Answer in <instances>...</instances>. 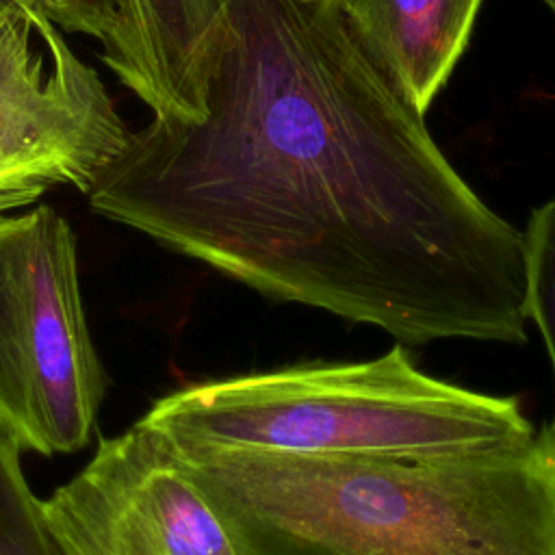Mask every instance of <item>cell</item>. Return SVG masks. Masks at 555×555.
<instances>
[{"label":"cell","instance_id":"cell-1","mask_svg":"<svg viewBox=\"0 0 555 555\" xmlns=\"http://www.w3.org/2000/svg\"><path fill=\"white\" fill-rule=\"evenodd\" d=\"M202 117H158L93 212L401 345L525 343L522 232L436 145L338 0H223Z\"/></svg>","mask_w":555,"mask_h":555},{"label":"cell","instance_id":"cell-2","mask_svg":"<svg viewBox=\"0 0 555 555\" xmlns=\"http://www.w3.org/2000/svg\"><path fill=\"white\" fill-rule=\"evenodd\" d=\"M236 555H555V427L460 455L176 447Z\"/></svg>","mask_w":555,"mask_h":555},{"label":"cell","instance_id":"cell-3","mask_svg":"<svg viewBox=\"0 0 555 555\" xmlns=\"http://www.w3.org/2000/svg\"><path fill=\"white\" fill-rule=\"evenodd\" d=\"M176 447L297 455H460L529 440L516 397L438 379L395 345L364 362H310L191 384L143 416Z\"/></svg>","mask_w":555,"mask_h":555},{"label":"cell","instance_id":"cell-4","mask_svg":"<svg viewBox=\"0 0 555 555\" xmlns=\"http://www.w3.org/2000/svg\"><path fill=\"white\" fill-rule=\"evenodd\" d=\"M104 388L72 225L50 204L0 215V427L20 449L74 453Z\"/></svg>","mask_w":555,"mask_h":555},{"label":"cell","instance_id":"cell-5","mask_svg":"<svg viewBox=\"0 0 555 555\" xmlns=\"http://www.w3.org/2000/svg\"><path fill=\"white\" fill-rule=\"evenodd\" d=\"M130 137L52 17L0 0V215L61 186L87 195Z\"/></svg>","mask_w":555,"mask_h":555},{"label":"cell","instance_id":"cell-6","mask_svg":"<svg viewBox=\"0 0 555 555\" xmlns=\"http://www.w3.org/2000/svg\"><path fill=\"white\" fill-rule=\"evenodd\" d=\"M61 555H236L173 444L143 418L43 501Z\"/></svg>","mask_w":555,"mask_h":555},{"label":"cell","instance_id":"cell-7","mask_svg":"<svg viewBox=\"0 0 555 555\" xmlns=\"http://www.w3.org/2000/svg\"><path fill=\"white\" fill-rule=\"evenodd\" d=\"M483 0H338L345 17L427 113L466 50Z\"/></svg>","mask_w":555,"mask_h":555},{"label":"cell","instance_id":"cell-8","mask_svg":"<svg viewBox=\"0 0 555 555\" xmlns=\"http://www.w3.org/2000/svg\"><path fill=\"white\" fill-rule=\"evenodd\" d=\"M20 451L0 427V555H61L43 516V501L26 481Z\"/></svg>","mask_w":555,"mask_h":555},{"label":"cell","instance_id":"cell-9","mask_svg":"<svg viewBox=\"0 0 555 555\" xmlns=\"http://www.w3.org/2000/svg\"><path fill=\"white\" fill-rule=\"evenodd\" d=\"M522 256L527 319L542 336L555 377V197L529 215ZM551 425L555 427V414Z\"/></svg>","mask_w":555,"mask_h":555},{"label":"cell","instance_id":"cell-10","mask_svg":"<svg viewBox=\"0 0 555 555\" xmlns=\"http://www.w3.org/2000/svg\"><path fill=\"white\" fill-rule=\"evenodd\" d=\"M50 13L61 30L95 39L106 67L115 65L119 52V0H50Z\"/></svg>","mask_w":555,"mask_h":555},{"label":"cell","instance_id":"cell-11","mask_svg":"<svg viewBox=\"0 0 555 555\" xmlns=\"http://www.w3.org/2000/svg\"><path fill=\"white\" fill-rule=\"evenodd\" d=\"M13 2H17V4H24V7L33 9V11H41V13H48V15L52 17V13H50V0H13Z\"/></svg>","mask_w":555,"mask_h":555},{"label":"cell","instance_id":"cell-12","mask_svg":"<svg viewBox=\"0 0 555 555\" xmlns=\"http://www.w3.org/2000/svg\"><path fill=\"white\" fill-rule=\"evenodd\" d=\"M542 2H544V4H548V7H551V11L555 13V0H542Z\"/></svg>","mask_w":555,"mask_h":555}]
</instances>
